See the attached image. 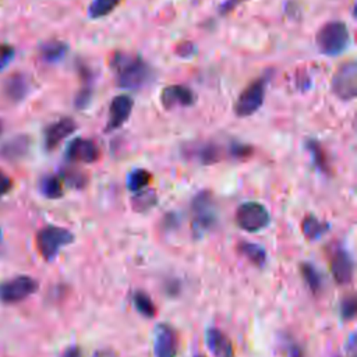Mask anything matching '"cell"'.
I'll use <instances>...</instances> for the list:
<instances>
[{"label": "cell", "mask_w": 357, "mask_h": 357, "mask_svg": "<svg viewBox=\"0 0 357 357\" xmlns=\"http://www.w3.org/2000/svg\"><path fill=\"white\" fill-rule=\"evenodd\" d=\"M110 68L114 73L116 84L121 89L138 91L153 78V70L138 54L117 52L110 59Z\"/></svg>", "instance_id": "6da1fadb"}, {"label": "cell", "mask_w": 357, "mask_h": 357, "mask_svg": "<svg viewBox=\"0 0 357 357\" xmlns=\"http://www.w3.org/2000/svg\"><path fill=\"white\" fill-rule=\"evenodd\" d=\"M315 45L321 54L333 57L342 54L350 45L349 28L343 21H329L315 35Z\"/></svg>", "instance_id": "7a4b0ae2"}, {"label": "cell", "mask_w": 357, "mask_h": 357, "mask_svg": "<svg viewBox=\"0 0 357 357\" xmlns=\"http://www.w3.org/2000/svg\"><path fill=\"white\" fill-rule=\"evenodd\" d=\"M271 78V71H266L261 77L255 78L251 84H248L243 92L238 95L233 110L238 117H248L257 113L265 100L266 85Z\"/></svg>", "instance_id": "3957f363"}, {"label": "cell", "mask_w": 357, "mask_h": 357, "mask_svg": "<svg viewBox=\"0 0 357 357\" xmlns=\"http://www.w3.org/2000/svg\"><path fill=\"white\" fill-rule=\"evenodd\" d=\"M74 241V234L60 226H45L36 234V247L43 259L52 261L57 257L59 251Z\"/></svg>", "instance_id": "277c9868"}, {"label": "cell", "mask_w": 357, "mask_h": 357, "mask_svg": "<svg viewBox=\"0 0 357 357\" xmlns=\"http://www.w3.org/2000/svg\"><path fill=\"white\" fill-rule=\"evenodd\" d=\"M192 209V230L197 236H202L205 231L211 230L216 223V206L213 197L208 191L197 194L191 204Z\"/></svg>", "instance_id": "5b68a950"}, {"label": "cell", "mask_w": 357, "mask_h": 357, "mask_svg": "<svg viewBox=\"0 0 357 357\" xmlns=\"http://www.w3.org/2000/svg\"><path fill=\"white\" fill-rule=\"evenodd\" d=\"M234 219L240 229L250 233H255L269 225L271 215L262 204L255 201H248L241 204L237 208Z\"/></svg>", "instance_id": "8992f818"}, {"label": "cell", "mask_w": 357, "mask_h": 357, "mask_svg": "<svg viewBox=\"0 0 357 357\" xmlns=\"http://www.w3.org/2000/svg\"><path fill=\"white\" fill-rule=\"evenodd\" d=\"M331 89L342 100H351L357 95V64L354 60L337 67L332 77Z\"/></svg>", "instance_id": "52a82bcc"}, {"label": "cell", "mask_w": 357, "mask_h": 357, "mask_svg": "<svg viewBox=\"0 0 357 357\" xmlns=\"http://www.w3.org/2000/svg\"><path fill=\"white\" fill-rule=\"evenodd\" d=\"M38 290V282L31 276H15L0 284V300L6 304L20 303Z\"/></svg>", "instance_id": "ba28073f"}, {"label": "cell", "mask_w": 357, "mask_h": 357, "mask_svg": "<svg viewBox=\"0 0 357 357\" xmlns=\"http://www.w3.org/2000/svg\"><path fill=\"white\" fill-rule=\"evenodd\" d=\"M178 335L167 324H159L155 328L153 354L155 357H177Z\"/></svg>", "instance_id": "9c48e42d"}, {"label": "cell", "mask_w": 357, "mask_h": 357, "mask_svg": "<svg viewBox=\"0 0 357 357\" xmlns=\"http://www.w3.org/2000/svg\"><path fill=\"white\" fill-rule=\"evenodd\" d=\"M132 107H134V100L130 95L121 93L114 96L109 105V117H107L105 131L110 132L120 128L130 119Z\"/></svg>", "instance_id": "30bf717a"}, {"label": "cell", "mask_w": 357, "mask_h": 357, "mask_svg": "<svg viewBox=\"0 0 357 357\" xmlns=\"http://www.w3.org/2000/svg\"><path fill=\"white\" fill-rule=\"evenodd\" d=\"M197 100L195 92L185 85H167L160 92V103L166 110L192 106Z\"/></svg>", "instance_id": "8fae6325"}, {"label": "cell", "mask_w": 357, "mask_h": 357, "mask_svg": "<svg viewBox=\"0 0 357 357\" xmlns=\"http://www.w3.org/2000/svg\"><path fill=\"white\" fill-rule=\"evenodd\" d=\"M66 158L70 162L93 163L100 158V149L98 144L89 138H74L66 151Z\"/></svg>", "instance_id": "7c38bea8"}, {"label": "cell", "mask_w": 357, "mask_h": 357, "mask_svg": "<svg viewBox=\"0 0 357 357\" xmlns=\"http://www.w3.org/2000/svg\"><path fill=\"white\" fill-rule=\"evenodd\" d=\"M77 130V123L71 117H61L45 128V146L52 151L60 145L63 139Z\"/></svg>", "instance_id": "4fadbf2b"}, {"label": "cell", "mask_w": 357, "mask_h": 357, "mask_svg": "<svg viewBox=\"0 0 357 357\" xmlns=\"http://www.w3.org/2000/svg\"><path fill=\"white\" fill-rule=\"evenodd\" d=\"M329 269L336 283L339 284L350 283L354 272V264L350 254L342 248L333 251L329 262Z\"/></svg>", "instance_id": "5bb4252c"}, {"label": "cell", "mask_w": 357, "mask_h": 357, "mask_svg": "<svg viewBox=\"0 0 357 357\" xmlns=\"http://www.w3.org/2000/svg\"><path fill=\"white\" fill-rule=\"evenodd\" d=\"M185 153L191 159H197L202 165L218 163L223 158V148L215 142L191 144L185 149Z\"/></svg>", "instance_id": "9a60e30c"}, {"label": "cell", "mask_w": 357, "mask_h": 357, "mask_svg": "<svg viewBox=\"0 0 357 357\" xmlns=\"http://www.w3.org/2000/svg\"><path fill=\"white\" fill-rule=\"evenodd\" d=\"M205 342L213 357H234V347L231 340L222 331L209 328L205 335Z\"/></svg>", "instance_id": "2e32d148"}, {"label": "cell", "mask_w": 357, "mask_h": 357, "mask_svg": "<svg viewBox=\"0 0 357 357\" xmlns=\"http://www.w3.org/2000/svg\"><path fill=\"white\" fill-rule=\"evenodd\" d=\"M79 68V75L84 81V85L81 86V89L77 92L75 95V99H74V106L75 109L78 110H84L89 106L91 103V99H92V92H93V88H92V81H93V74L91 71V68L88 66H84V64H79L78 66Z\"/></svg>", "instance_id": "e0dca14e"}, {"label": "cell", "mask_w": 357, "mask_h": 357, "mask_svg": "<svg viewBox=\"0 0 357 357\" xmlns=\"http://www.w3.org/2000/svg\"><path fill=\"white\" fill-rule=\"evenodd\" d=\"M68 50V46L61 40H47L40 45L39 47V56L45 63L54 64L64 59L66 53Z\"/></svg>", "instance_id": "ac0fdd59"}, {"label": "cell", "mask_w": 357, "mask_h": 357, "mask_svg": "<svg viewBox=\"0 0 357 357\" xmlns=\"http://www.w3.org/2000/svg\"><path fill=\"white\" fill-rule=\"evenodd\" d=\"M28 89H29V84H28V79L25 75L22 74H14L11 75L7 82L4 84V92L7 95L8 99L14 100V102H18V100H22L26 93H28Z\"/></svg>", "instance_id": "d6986e66"}, {"label": "cell", "mask_w": 357, "mask_h": 357, "mask_svg": "<svg viewBox=\"0 0 357 357\" xmlns=\"http://www.w3.org/2000/svg\"><path fill=\"white\" fill-rule=\"evenodd\" d=\"M305 149L310 152L311 158H312V163L314 166L324 174H331L332 169L329 166V160L326 158V152L324 149V146L312 138H308L305 141Z\"/></svg>", "instance_id": "ffe728a7"}, {"label": "cell", "mask_w": 357, "mask_h": 357, "mask_svg": "<svg viewBox=\"0 0 357 357\" xmlns=\"http://www.w3.org/2000/svg\"><path fill=\"white\" fill-rule=\"evenodd\" d=\"M39 191L43 197L50 199L61 198L64 194V181L60 176L56 174L43 176L39 181Z\"/></svg>", "instance_id": "44dd1931"}, {"label": "cell", "mask_w": 357, "mask_h": 357, "mask_svg": "<svg viewBox=\"0 0 357 357\" xmlns=\"http://www.w3.org/2000/svg\"><path fill=\"white\" fill-rule=\"evenodd\" d=\"M328 229L329 225L326 222H321L314 215H307L301 222V231L308 240H318L328 231Z\"/></svg>", "instance_id": "7402d4cb"}, {"label": "cell", "mask_w": 357, "mask_h": 357, "mask_svg": "<svg viewBox=\"0 0 357 357\" xmlns=\"http://www.w3.org/2000/svg\"><path fill=\"white\" fill-rule=\"evenodd\" d=\"M237 251L245 257L251 264L255 266H264L266 262V252L264 247L255 243H248V241H241L237 245Z\"/></svg>", "instance_id": "603a6c76"}, {"label": "cell", "mask_w": 357, "mask_h": 357, "mask_svg": "<svg viewBox=\"0 0 357 357\" xmlns=\"http://www.w3.org/2000/svg\"><path fill=\"white\" fill-rule=\"evenodd\" d=\"M123 0H92L88 6V17L92 20L103 18L112 14Z\"/></svg>", "instance_id": "cb8c5ba5"}, {"label": "cell", "mask_w": 357, "mask_h": 357, "mask_svg": "<svg viewBox=\"0 0 357 357\" xmlns=\"http://www.w3.org/2000/svg\"><path fill=\"white\" fill-rule=\"evenodd\" d=\"M300 272H301L304 282L310 287V290L314 294H318L322 289V278H321L319 272L315 269V266L308 262H303V264H300Z\"/></svg>", "instance_id": "d4e9b609"}, {"label": "cell", "mask_w": 357, "mask_h": 357, "mask_svg": "<svg viewBox=\"0 0 357 357\" xmlns=\"http://www.w3.org/2000/svg\"><path fill=\"white\" fill-rule=\"evenodd\" d=\"M152 174L145 169H134L127 176V188L131 192H138L145 190V187L151 183Z\"/></svg>", "instance_id": "484cf974"}, {"label": "cell", "mask_w": 357, "mask_h": 357, "mask_svg": "<svg viewBox=\"0 0 357 357\" xmlns=\"http://www.w3.org/2000/svg\"><path fill=\"white\" fill-rule=\"evenodd\" d=\"M132 304L135 305V310L146 318H153L156 315V305L145 291H141V290L134 291Z\"/></svg>", "instance_id": "4316f807"}, {"label": "cell", "mask_w": 357, "mask_h": 357, "mask_svg": "<svg viewBox=\"0 0 357 357\" xmlns=\"http://www.w3.org/2000/svg\"><path fill=\"white\" fill-rule=\"evenodd\" d=\"M156 201L158 198L153 190H141L132 197V208L138 212H144L151 209L156 204Z\"/></svg>", "instance_id": "83f0119b"}, {"label": "cell", "mask_w": 357, "mask_h": 357, "mask_svg": "<svg viewBox=\"0 0 357 357\" xmlns=\"http://www.w3.org/2000/svg\"><path fill=\"white\" fill-rule=\"evenodd\" d=\"M28 148V139L25 137H18V138H14L13 141H10L8 144H6L3 148H1V153L6 156V158H20L21 155L25 153Z\"/></svg>", "instance_id": "f1b7e54d"}, {"label": "cell", "mask_w": 357, "mask_h": 357, "mask_svg": "<svg viewBox=\"0 0 357 357\" xmlns=\"http://www.w3.org/2000/svg\"><path fill=\"white\" fill-rule=\"evenodd\" d=\"M67 184H70V185H73V187H77V188H81V187H84L85 185V183H86V176L82 173V172H79V170H75V169H66V170H63V173H61V176H60Z\"/></svg>", "instance_id": "f546056e"}, {"label": "cell", "mask_w": 357, "mask_h": 357, "mask_svg": "<svg viewBox=\"0 0 357 357\" xmlns=\"http://www.w3.org/2000/svg\"><path fill=\"white\" fill-rule=\"evenodd\" d=\"M357 312V301L354 296H349L342 300L340 303V317L344 321H350L356 317Z\"/></svg>", "instance_id": "4dcf8cb0"}, {"label": "cell", "mask_w": 357, "mask_h": 357, "mask_svg": "<svg viewBox=\"0 0 357 357\" xmlns=\"http://www.w3.org/2000/svg\"><path fill=\"white\" fill-rule=\"evenodd\" d=\"M252 152H254L252 146H250V145H247V144H241V142L234 141V142H231V144L229 145V153H230L231 156L237 158V159H245V158H248Z\"/></svg>", "instance_id": "1f68e13d"}, {"label": "cell", "mask_w": 357, "mask_h": 357, "mask_svg": "<svg viewBox=\"0 0 357 357\" xmlns=\"http://www.w3.org/2000/svg\"><path fill=\"white\" fill-rule=\"evenodd\" d=\"M15 49L10 45H0V71L4 70L14 59Z\"/></svg>", "instance_id": "d6a6232c"}, {"label": "cell", "mask_w": 357, "mask_h": 357, "mask_svg": "<svg viewBox=\"0 0 357 357\" xmlns=\"http://www.w3.org/2000/svg\"><path fill=\"white\" fill-rule=\"evenodd\" d=\"M11 188H13V180L3 170H0V197L10 192Z\"/></svg>", "instance_id": "836d02e7"}, {"label": "cell", "mask_w": 357, "mask_h": 357, "mask_svg": "<svg viewBox=\"0 0 357 357\" xmlns=\"http://www.w3.org/2000/svg\"><path fill=\"white\" fill-rule=\"evenodd\" d=\"M92 357H119L117 353L113 350V349H109V347H103V349H98Z\"/></svg>", "instance_id": "e575fe53"}, {"label": "cell", "mask_w": 357, "mask_h": 357, "mask_svg": "<svg viewBox=\"0 0 357 357\" xmlns=\"http://www.w3.org/2000/svg\"><path fill=\"white\" fill-rule=\"evenodd\" d=\"M238 1H240V0H225V1L220 4L219 11H220L222 14H226V13L231 11V10L237 6V3H238Z\"/></svg>", "instance_id": "d590c367"}, {"label": "cell", "mask_w": 357, "mask_h": 357, "mask_svg": "<svg viewBox=\"0 0 357 357\" xmlns=\"http://www.w3.org/2000/svg\"><path fill=\"white\" fill-rule=\"evenodd\" d=\"M61 357H81V350L77 346H71V347L64 350Z\"/></svg>", "instance_id": "8d00e7d4"}, {"label": "cell", "mask_w": 357, "mask_h": 357, "mask_svg": "<svg viewBox=\"0 0 357 357\" xmlns=\"http://www.w3.org/2000/svg\"><path fill=\"white\" fill-rule=\"evenodd\" d=\"M191 50H192V45H191V43H181V45H178V47H177V53L181 54V56H188V54H191Z\"/></svg>", "instance_id": "74e56055"}, {"label": "cell", "mask_w": 357, "mask_h": 357, "mask_svg": "<svg viewBox=\"0 0 357 357\" xmlns=\"http://www.w3.org/2000/svg\"><path fill=\"white\" fill-rule=\"evenodd\" d=\"M289 357H304V353H303L300 346L290 344V347H289Z\"/></svg>", "instance_id": "f35d334b"}, {"label": "cell", "mask_w": 357, "mask_h": 357, "mask_svg": "<svg viewBox=\"0 0 357 357\" xmlns=\"http://www.w3.org/2000/svg\"><path fill=\"white\" fill-rule=\"evenodd\" d=\"M1 131H3V124H1V121H0V134H1Z\"/></svg>", "instance_id": "ab89813d"}, {"label": "cell", "mask_w": 357, "mask_h": 357, "mask_svg": "<svg viewBox=\"0 0 357 357\" xmlns=\"http://www.w3.org/2000/svg\"><path fill=\"white\" fill-rule=\"evenodd\" d=\"M195 357H205V356H202V354H197Z\"/></svg>", "instance_id": "60d3db41"}, {"label": "cell", "mask_w": 357, "mask_h": 357, "mask_svg": "<svg viewBox=\"0 0 357 357\" xmlns=\"http://www.w3.org/2000/svg\"><path fill=\"white\" fill-rule=\"evenodd\" d=\"M0 243H1V231H0Z\"/></svg>", "instance_id": "b9f144b4"}]
</instances>
